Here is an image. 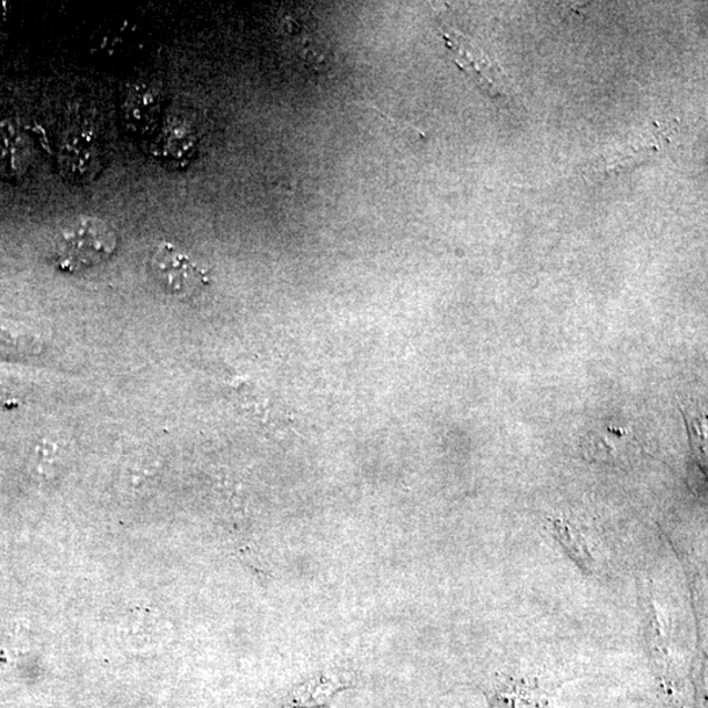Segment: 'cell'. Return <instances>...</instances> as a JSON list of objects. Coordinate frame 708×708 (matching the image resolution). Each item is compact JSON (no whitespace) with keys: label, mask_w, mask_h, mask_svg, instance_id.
<instances>
[{"label":"cell","mask_w":708,"mask_h":708,"mask_svg":"<svg viewBox=\"0 0 708 708\" xmlns=\"http://www.w3.org/2000/svg\"><path fill=\"white\" fill-rule=\"evenodd\" d=\"M118 249L119 234L110 222L78 215L58 225L48 257L57 271L75 274L110 262Z\"/></svg>","instance_id":"obj_1"},{"label":"cell","mask_w":708,"mask_h":708,"mask_svg":"<svg viewBox=\"0 0 708 708\" xmlns=\"http://www.w3.org/2000/svg\"><path fill=\"white\" fill-rule=\"evenodd\" d=\"M151 273L165 292L188 297L208 284L206 273L176 245L159 243L149 260Z\"/></svg>","instance_id":"obj_2"},{"label":"cell","mask_w":708,"mask_h":708,"mask_svg":"<svg viewBox=\"0 0 708 708\" xmlns=\"http://www.w3.org/2000/svg\"><path fill=\"white\" fill-rule=\"evenodd\" d=\"M554 689L537 678L497 676L484 688L490 708H547Z\"/></svg>","instance_id":"obj_3"},{"label":"cell","mask_w":708,"mask_h":708,"mask_svg":"<svg viewBox=\"0 0 708 708\" xmlns=\"http://www.w3.org/2000/svg\"><path fill=\"white\" fill-rule=\"evenodd\" d=\"M343 678L331 675H317L295 685L281 699L279 708H322L328 707L338 692L348 689Z\"/></svg>","instance_id":"obj_4"},{"label":"cell","mask_w":708,"mask_h":708,"mask_svg":"<svg viewBox=\"0 0 708 708\" xmlns=\"http://www.w3.org/2000/svg\"><path fill=\"white\" fill-rule=\"evenodd\" d=\"M77 162L79 163L72 180L91 182L92 176L98 175L100 171L99 148L92 135L85 130L72 133L62 144L61 165L63 172L70 175Z\"/></svg>","instance_id":"obj_5"},{"label":"cell","mask_w":708,"mask_h":708,"mask_svg":"<svg viewBox=\"0 0 708 708\" xmlns=\"http://www.w3.org/2000/svg\"><path fill=\"white\" fill-rule=\"evenodd\" d=\"M554 537L559 542L560 546L580 567L585 574H594L597 560L591 553V548L587 537L584 536L579 527L574 525L566 518L550 519Z\"/></svg>","instance_id":"obj_6"},{"label":"cell","mask_w":708,"mask_h":708,"mask_svg":"<svg viewBox=\"0 0 708 708\" xmlns=\"http://www.w3.org/2000/svg\"><path fill=\"white\" fill-rule=\"evenodd\" d=\"M674 132V129L657 128L651 130V133L640 135L638 141H635L628 146L620 150V153L614 154L610 158H606L604 165V172H618L624 169L630 168L633 163L643 161L656 151L663 148L664 143L669 141V134Z\"/></svg>","instance_id":"obj_7"}]
</instances>
